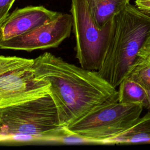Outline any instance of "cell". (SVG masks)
Returning a JSON list of instances; mask_svg holds the SVG:
<instances>
[{"instance_id":"1","label":"cell","mask_w":150,"mask_h":150,"mask_svg":"<svg viewBox=\"0 0 150 150\" xmlns=\"http://www.w3.org/2000/svg\"><path fill=\"white\" fill-rule=\"evenodd\" d=\"M32 68L37 77L50 84L49 94L64 128L103 104L118 101V90L97 71L69 63L49 52L34 59Z\"/></svg>"},{"instance_id":"2","label":"cell","mask_w":150,"mask_h":150,"mask_svg":"<svg viewBox=\"0 0 150 150\" xmlns=\"http://www.w3.org/2000/svg\"><path fill=\"white\" fill-rule=\"evenodd\" d=\"M150 34V15L127 4L113 18V30L98 74L117 88L138 59Z\"/></svg>"},{"instance_id":"3","label":"cell","mask_w":150,"mask_h":150,"mask_svg":"<svg viewBox=\"0 0 150 150\" xmlns=\"http://www.w3.org/2000/svg\"><path fill=\"white\" fill-rule=\"evenodd\" d=\"M67 132L49 94L0 109V138L22 136L57 141Z\"/></svg>"},{"instance_id":"4","label":"cell","mask_w":150,"mask_h":150,"mask_svg":"<svg viewBox=\"0 0 150 150\" xmlns=\"http://www.w3.org/2000/svg\"><path fill=\"white\" fill-rule=\"evenodd\" d=\"M144 107L118 101L103 104L66 128L83 138L84 144L101 145L132 127L141 117Z\"/></svg>"},{"instance_id":"5","label":"cell","mask_w":150,"mask_h":150,"mask_svg":"<svg viewBox=\"0 0 150 150\" xmlns=\"http://www.w3.org/2000/svg\"><path fill=\"white\" fill-rule=\"evenodd\" d=\"M70 13L76 57L83 68L98 71L103 64L112 35L113 19L103 28H99L91 16L86 0H72Z\"/></svg>"},{"instance_id":"6","label":"cell","mask_w":150,"mask_h":150,"mask_svg":"<svg viewBox=\"0 0 150 150\" xmlns=\"http://www.w3.org/2000/svg\"><path fill=\"white\" fill-rule=\"evenodd\" d=\"M32 65L0 74V109L49 94L50 84L36 76Z\"/></svg>"},{"instance_id":"7","label":"cell","mask_w":150,"mask_h":150,"mask_svg":"<svg viewBox=\"0 0 150 150\" xmlns=\"http://www.w3.org/2000/svg\"><path fill=\"white\" fill-rule=\"evenodd\" d=\"M72 28V15L61 13L52 21L26 33L0 40V49L32 52L57 47L70 36Z\"/></svg>"},{"instance_id":"8","label":"cell","mask_w":150,"mask_h":150,"mask_svg":"<svg viewBox=\"0 0 150 150\" xmlns=\"http://www.w3.org/2000/svg\"><path fill=\"white\" fill-rule=\"evenodd\" d=\"M61 13L43 6L18 8L9 15L0 29V40H6L26 33L56 19Z\"/></svg>"},{"instance_id":"9","label":"cell","mask_w":150,"mask_h":150,"mask_svg":"<svg viewBox=\"0 0 150 150\" xmlns=\"http://www.w3.org/2000/svg\"><path fill=\"white\" fill-rule=\"evenodd\" d=\"M150 144V110L130 128L118 135L103 141L101 145Z\"/></svg>"},{"instance_id":"10","label":"cell","mask_w":150,"mask_h":150,"mask_svg":"<svg viewBox=\"0 0 150 150\" xmlns=\"http://www.w3.org/2000/svg\"><path fill=\"white\" fill-rule=\"evenodd\" d=\"M97 25L103 28L129 3L130 0H86Z\"/></svg>"},{"instance_id":"11","label":"cell","mask_w":150,"mask_h":150,"mask_svg":"<svg viewBox=\"0 0 150 150\" xmlns=\"http://www.w3.org/2000/svg\"><path fill=\"white\" fill-rule=\"evenodd\" d=\"M118 101L123 104H138L145 108L148 104L147 91L135 81L124 79L119 85Z\"/></svg>"},{"instance_id":"12","label":"cell","mask_w":150,"mask_h":150,"mask_svg":"<svg viewBox=\"0 0 150 150\" xmlns=\"http://www.w3.org/2000/svg\"><path fill=\"white\" fill-rule=\"evenodd\" d=\"M125 78L135 81L146 91H150V61L138 57Z\"/></svg>"},{"instance_id":"13","label":"cell","mask_w":150,"mask_h":150,"mask_svg":"<svg viewBox=\"0 0 150 150\" xmlns=\"http://www.w3.org/2000/svg\"><path fill=\"white\" fill-rule=\"evenodd\" d=\"M15 0H0V29L9 15V11Z\"/></svg>"},{"instance_id":"14","label":"cell","mask_w":150,"mask_h":150,"mask_svg":"<svg viewBox=\"0 0 150 150\" xmlns=\"http://www.w3.org/2000/svg\"><path fill=\"white\" fill-rule=\"evenodd\" d=\"M138 57L150 61V34L138 53Z\"/></svg>"},{"instance_id":"15","label":"cell","mask_w":150,"mask_h":150,"mask_svg":"<svg viewBox=\"0 0 150 150\" xmlns=\"http://www.w3.org/2000/svg\"><path fill=\"white\" fill-rule=\"evenodd\" d=\"M135 5L140 11L150 15V0H136Z\"/></svg>"},{"instance_id":"16","label":"cell","mask_w":150,"mask_h":150,"mask_svg":"<svg viewBox=\"0 0 150 150\" xmlns=\"http://www.w3.org/2000/svg\"><path fill=\"white\" fill-rule=\"evenodd\" d=\"M148 93V104L145 107V109L150 110V91H146Z\"/></svg>"}]
</instances>
